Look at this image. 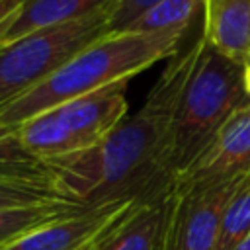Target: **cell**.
I'll list each match as a JSON object with an SVG mask.
<instances>
[{"instance_id": "cell-1", "label": "cell", "mask_w": 250, "mask_h": 250, "mask_svg": "<svg viewBox=\"0 0 250 250\" xmlns=\"http://www.w3.org/2000/svg\"><path fill=\"white\" fill-rule=\"evenodd\" d=\"M203 37L182 47L148 90L145 104L127 115L102 143L51 160L55 188L70 201L98 207L117 201H148L174 188L170 133L178 102Z\"/></svg>"}, {"instance_id": "cell-2", "label": "cell", "mask_w": 250, "mask_h": 250, "mask_svg": "<svg viewBox=\"0 0 250 250\" xmlns=\"http://www.w3.org/2000/svg\"><path fill=\"white\" fill-rule=\"evenodd\" d=\"M184 33L111 31L74 55L29 92L0 105V125L20 127L33 115L90 92L129 82L182 49Z\"/></svg>"}, {"instance_id": "cell-3", "label": "cell", "mask_w": 250, "mask_h": 250, "mask_svg": "<svg viewBox=\"0 0 250 250\" xmlns=\"http://www.w3.org/2000/svg\"><path fill=\"white\" fill-rule=\"evenodd\" d=\"M250 105L244 62L232 61L205 41L182 90L170 133V170L176 180L207 150L225 123Z\"/></svg>"}, {"instance_id": "cell-4", "label": "cell", "mask_w": 250, "mask_h": 250, "mask_svg": "<svg viewBox=\"0 0 250 250\" xmlns=\"http://www.w3.org/2000/svg\"><path fill=\"white\" fill-rule=\"evenodd\" d=\"M127 84L119 82L33 115L18 127L21 143L45 162L96 146L127 117Z\"/></svg>"}, {"instance_id": "cell-5", "label": "cell", "mask_w": 250, "mask_h": 250, "mask_svg": "<svg viewBox=\"0 0 250 250\" xmlns=\"http://www.w3.org/2000/svg\"><path fill=\"white\" fill-rule=\"evenodd\" d=\"M105 33H111L109 2L80 20L33 31L0 47V105L41 84Z\"/></svg>"}, {"instance_id": "cell-6", "label": "cell", "mask_w": 250, "mask_h": 250, "mask_svg": "<svg viewBox=\"0 0 250 250\" xmlns=\"http://www.w3.org/2000/svg\"><path fill=\"white\" fill-rule=\"evenodd\" d=\"M240 178L174 186L164 250H215L223 211Z\"/></svg>"}, {"instance_id": "cell-7", "label": "cell", "mask_w": 250, "mask_h": 250, "mask_svg": "<svg viewBox=\"0 0 250 250\" xmlns=\"http://www.w3.org/2000/svg\"><path fill=\"white\" fill-rule=\"evenodd\" d=\"M141 201H117L82 207L41 225L0 250H98L117 223Z\"/></svg>"}, {"instance_id": "cell-8", "label": "cell", "mask_w": 250, "mask_h": 250, "mask_svg": "<svg viewBox=\"0 0 250 250\" xmlns=\"http://www.w3.org/2000/svg\"><path fill=\"white\" fill-rule=\"evenodd\" d=\"M250 174V105L238 109L219 131L207 150L174 186L225 182Z\"/></svg>"}, {"instance_id": "cell-9", "label": "cell", "mask_w": 250, "mask_h": 250, "mask_svg": "<svg viewBox=\"0 0 250 250\" xmlns=\"http://www.w3.org/2000/svg\"><path fill=\"white\" fill-rule=\"evenodd\" d=\"M174 188L154 199L137 203L104 238L98 250H164Z\"/></svg>"}, {"instance_id": "cell-10", "label": "cell", "mask_w": 250, "mask_h": 250, "mask_svg": "<svg viewBox=\"0 0 250 250\" xmlns=\"http://www.w3.org/2000/svg\"><path fill=\"white\" fill-rule=\"evenodd\" d=\"M203 41L217 53L250 61V0H203Z\"/></svg>"}, {"instance_id": "cell-11", "label": "cell", "mask_w": 250, "mask_h": 250, "mask_svg": "<svg viewBox=\"0 0 250 250\" xmlns=\"http://www.w3.org/2000/svg\"><path fill=\"white\" fill-rule=\"evenodd\" d=\"M107 2L109 0H27L20 14L0 33V47H6L33 31L80 20Z\"/></svg>"}, {"instance_id": "cell-12", "label": "cell", "mask_w": 250, "mask_h": 250, "mask_svg": "<svg viewBox=\"0 0 250 250\" xmlns=\"http://www.w3.org/2000/svg\"><path fill=\"white\" fill-rule=\"evenodd\" d=\"M0 180L55 186L49 162L25 148L18 127L0 125Z\"/></svg>"}, {"instance_id": "cell-13", "label": "cell", "mask_w": 250, "mask_h": 250, "mask_svg": "<svg viewBox=\"0 0 250 250\" xmlns=\"http://www.w3.org/2000/svg\"><path fill=\"white\" fill-rule=\"evenodd\" d=\"M203 10V0H162L143 14L125 31L137 33H184L195 14Z\"/></svg>"}, {"instance_id": "cell-14", "label": "cell", "mask_w": 250, "mask_h": 250, "mask_svg": "<svg viewBox=\"0 0 250 250\" xmlns=\"http://www.w3.org/2000/svg\"><path fill=\"white\" fill-rule=\"evenodd\" d=\"M84 205L74 203V201H59V203H51V205L2 211L0 213V248L10 244L12 240L20 238L21 234H25L41 225H47L55 219H61L72 211H78Z\"/></svg>"}, {"instance_id": "cell-15", "label": "cell", "mask_w": 250, "mask_h": 250, "mask_svg": "<svg viewBox=\"0 0 250 250\" xmlns=\"http://www.w3.org/2000/svg\"><path fill=\"white\" fill-rule=\"evenodd\" d=\"M250 234V174L242 176L234 188L219 229V240L215 250H234Z\"/></svg>"}, {"instance_id": "cell-16", "label": "cell", "mask_w": 250, "mask_h": 250, "mask_svg": "<svg viewBox=\"0 0 250 250\" xmlns=\"http://www.w3.org/2000/svg\"><path fill=\"white\" fill-rule=\"evenodd\" d=\"M59 201H70V199H66L55 186L0 180V213L37 207V205H51Z\"/></svg>"}, {"instance_id": "cell-17", "label": "cell", "mask_w": 250, "mask_h": 250, "mask_svg": "<svg viewBox=\"0 0 250 250\" xmlns=\"http://www.w3.org/2000/svg\"><path fill=\"white\" fill-rule=\"evenodd\" d=\"M162 0H109V31H125Z\"/></svg>"}, {"instance_id": "cell-18", "label": "cell", "mask_w": 250, "mask_h": 250, "mask_svg": "<svg viewBox=\"0 0 250 250\" xmlns=\"http://www.w3.org/2000/svg\"><path fill=\"white\" fill-rule=\"evenodd\" d=\"M25 2L27 0H0V33L20 14V10L25 6Z\"/></svg>"}, {"instance_id": "cell-19", "label": "cell", "mask_w": 250, "mask_h": 250, "mask_svg": "<svg viewBox=\"0 0 250 250\" xmlns=\"http://www.w3.org/2000/svg\"><path fill=\"white\" fill-rule=\"evenodd\" d=\"M244 88H246V94L250 100V61L244 62Z\"/></svg>"}, {"instance_id": "cell-20", "label": "cell", "mask_w": 250, "mask_h": 250, "mask_svg": "<svg viewBox=\"0 0 250 250\" xmlns=\"http://www.w3.org/2000/svg\"><path fill=\"white\" fill-rule=\"evenodd\" d=\"M234 250H250V234H248V236H246V238H244V240H242Z\"/></svg>"}]
</instances>
